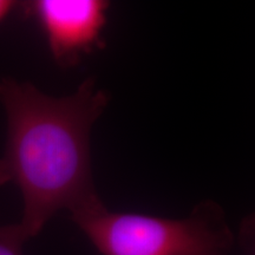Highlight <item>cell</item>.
Instances as JSON below:
<instances>
[{"mask_svg": "<svg viewBox=\"0 0 255 255\" xmlns=\"http://www.w3.org/2000/svg\"><path fill=\"white\" fill-rule=\"evenodd\" d=\"M109 102L94 78L66 97H52L28 82L0 79L7 122L0 186L20 190L18 225L27 240L60 210L72 218L103 205L92 177L91 130Z\"/></svg>", "mask_w": 255, "mask_h": 255, "instance_id": "cell-1", "label": "cell"}, {"mask_svg": "<svg viewBox=\"0 0 255 255\" xmlns=\"http://www.w3.org/2000/svg\"><path fill=\"white\" fill-rule=\"evenodd\" d=\"M72 220L102 255H229L234 245L225 210L213 200L183 219L113 212L103 203Z\"/></svg>", "mask_w": 255, "mask_h": 255, "instance_id": "cell-2", "label": "cell"}, {"mask_svg": "<svg viewBox=\"0 0 255 255\" xmlns=\"http://www.w3.org/2000/svg\"><path fill=\"white\" fill-rule=\"evenodd\" d=\"M24 7L45 34L51 56L60 68H72L105 45L109 1L34 0Z\"/></svg>", "mask_w": 255, "mask_h": 255, "instance_id": "cell-3", "label": "cell"}, {"mask_svg": "<svg viewBox=\"0 0 255 255\" xmlns=\"http://www.w3.org/2000/svg\"><path fill=\"white\" fill-rule=\"evenodd\" d=\"M26 241L18 223L0 226V255H24L23 247Z\"/></svg>", "mask_w": 255, "mask_h": 255, "instance_id": "cell-4", "label": "cell"}, {"mask_svg": "<svg viewBox=\"0 0 255 255\" xmlns=\"http://www.w3.org/2000/svg\"><path fill=\"white\" fill-rule=\"evenodd\" d=\"M18 2L12 1V0H0V23L5 20L14 8H17Z\"/></svg>", "mask_w": 255, "mask_h": 255, "instance_id": "cell-5", "label": "cell"}]
</instances>
